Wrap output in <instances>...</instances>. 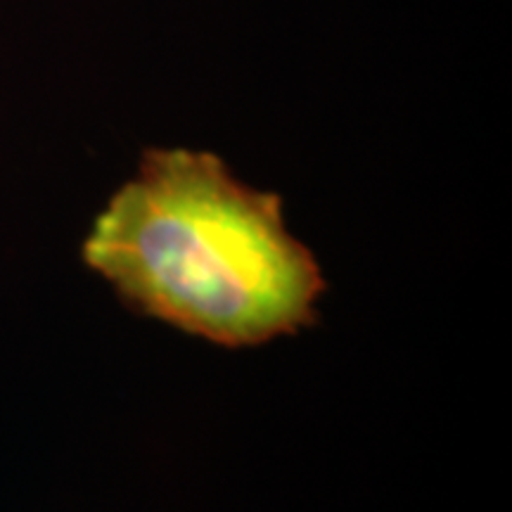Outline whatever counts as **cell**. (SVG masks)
I'll return each instance as SVG.
<instances>
[{"label":"cell","mask_w":512,"mask_h":512,"mask_svg":"<svg viewBox=\"0 0 512 512\" xmlns=\"http://www.w3.org/2000/svg\"><path fill=\"white\" fill-rule=\"evenodd\" d=\"M81 256L126 309L226 349L313 328L328 290L316 256L287 230L280 195L185 147L145 152Z\"/></svg>","instance_id":"cell-1"}]
</instances>
